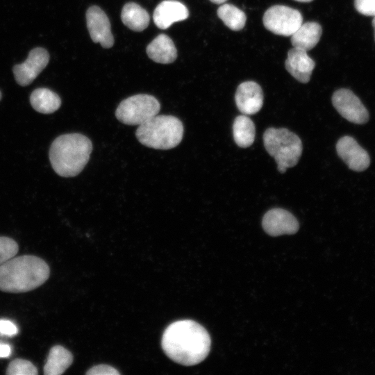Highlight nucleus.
I'll return each instance as SVG.
<instances>
[{
	"label": "nucleus",
	"instance_id": "f257e3e1",
	"mask_svg": "<svg viewBox=\"0 0 375 375\" xmlns=\"http://www.w3.org/2000/svg\"><path fill=\"white\" fill-rule=\"evenodd\" d=\"M211 340L207 331L190 319L174 322L165 330L162 348L173 361L185 366L203 361L210 350Z\"/></svg>",
	"mask_w": 375,
	"mask_h": 375
},
{
	"label": "nucleus",
	"instance_id": "f03ea898",
	"mask_svg": "<svg viewBox=\"0 0 375 375\" xmlns=\"http://www.w3.org/2000/svg\"><path fill=\"white\" fill-rule=\"evenodd\" d=\"M50 275L47 263L35 256L13 257L0 265V290L26 292L44 283Z\"/></svg>",
	"mask_w": 375,
	"mask_h": 375
},
{
	"label": "nucleus",
	"instance_id": "7ed1b4c3",
	"mask_svg": "<svg viewBox=\"0 0 375 375\" xmlns=\"http://www.w3.org/2000/svg\"><path fill=\"white\" fill-rule=\"evenodd\" d=\"M92 151L90 140L80 133L64 134L56 138L49 149L53 170L62 177L78 175L90 160Z\"/></svg>",
	"mask_w": 375,
	"mask_h": 375
},
{
	"label": "nucleus",
	"instance_id": "20e7f679",
	"mask_svg": "<svg viewBox=\"0 0 375 375\" xmlns=\"http://www.w3.org/2000/svg\"><path fill=\"white\" fill-rule=\"evenodd\" d=\"M182 122L172 115H155L136 130L138 140L143 145L167 150L178 146L183 136Z\"/></svg>",
	"mask_w": 375,
	"mask_h": 375
},
{
	"label": "nucleus",
	"instance_id": "39448f33",
	"mask_svg": "<svg viewBox=\"0 0 375 375\" xmlns=\"http://www.w3.org/2000/svg\"><path fill=\"white\" fill-rule=\"evenodd\" d=\"M264 146L277 164L279 172L295 166L302 153L300 138L287 128H269L263 134Z\"/></svg>",
	"mask_w": 375,
	"mask_h": 375
},
{
	"label": "nucleus",
	"instance_id": "423d86ee",
	"mask_svg": "<svg viewBox=\"0 0 375 375\" xmlns=\"http://www.w3.org/2000/svg\"><path fill=\"white\" fill-rule=\"evenodd\" d=\"M160 104L153 96L139 94L124 99L115 111L117 119L127 125H140L156 115Z\"/></svg>",
	"mask_w": 375,
	"mask_h": 375
},
{
	"label": "nucleus",
	"instance_id": "0eeeda50",
	"mask_svg": "<svg viewBox=\"0 0 375 375\" xmlns=\"http://www.w3.org/2000/svg\"><path fill=\"white\" fill-rule=\"evenodd\" d=\"M262 22L272 33L288 37L291 36L302 24L303 17L298 10L275 5L265 11Z\"/></svg>",
	"mask_w": 375,
	"mask_h": 375
},
{
	"label": "nucleus",
	"instance_id": "6e6552de",
	"mask_svg": "<svg viewBox=\"0 0 375 375\" xmlns=\"http://www.w3.org/2000/svg\"><path fill=\"white\" fill-rule=\"evenodd\" d=\"M332 103L339 114L352 123L362 124L369 119L367 110L350 90H336L332 96Z\"/></svg>",
	"mask_w": 375,
	"mask_h": 375
},
{
	"label": "nucleus",
	"instance_id": "1a4fd4ad",
	"mask_svg": "<svg viewBox=\"0 0 375 375\" xmlns=\"http://www.w3.org/2000/svg\"><path fill=\"white\" fill-rule=\"evenodd\" d=\"M49 60V55L46 49L40 47L32 49L24 62L13 67L16 82L22 86L31 84L45 68Z\"/></svg>",
	"mask_w": 375,
	"mask_h": 375
},
{
	"label": "nucleus",
	"instance_id": "9d476101",
	"mask_svg": "<svg viewBox=\"0 0 375 375\" xmlns=\"http://www.w3.org/2000/svg\"><path fill=\"white\" fill-rule=\"evenodd\" d=\"M87 27L91 39L100 43L103 48H110L114 44L109 19L99 6H92L86 12Z\"/></svg>",
	"mask_w": 375,
	"mask_h": 375
},
{
	"label": "nucleus",
	"instance_id": "9b49d317",
	"mask_svg": "<svg viewBox=\"0 0 375 375\" xmlns=\"http://www.w3.org/2000/svg\"><path fill=\"white\" fill-rule=\"evenodd\" d=\"M336 150L338 156L351 170L362 172L370 164L369 154L352 137L341 138L336 144Z\"/></svg>",
	"mask_w": 375,
	"mask_h": 375
},
{
	"label": "nucleus",
	"instance_id": "f8f14e48",
	"mask_svg": "<svg viewBox=\"0 0 375 375\" xmlns=\"http://www.w3.org/2000/svg\"><path fill=\"white\" fill-rule=\"evenodd\" d=\"M262 225L265 231L272 236L294 234L299 227L298 221L292 214L281 208L267 211L262 218Z\"/></svg>",
	"mask_w": 375,
	"mask_h": 375
},
{
	"label": "nucleus",
	"instance_id": "ddd939ff",
	"mask_svg": "<svg viewBox=\"0 0 375 375\" xmlns=\"http://www.w3.org/2000/svg\"><path fill=\"white\" fill-rule=\"evenodd\" d=\"M235 101L242 113L256 114L261 109L263 103L262 88L254 81L243 82L237 88Z\"/></svg>",
	"mask_w": 375,
	"mask_h": 375
},
{
	"label": "nucleus",
	"instance_id": "4468645a",
	"mask_svg": "<svg viewBox=\"0 0 375 375\" xmlns=\"http://www.w3.org/2000/svg\"><path fill=\"white\" fill-rule=\"evenodd\" d=\"M315 66V61L308 55L306 51L297 47H293L288 51L285 67L298 81L308 83Z\"/></svg>",
	"mask_w": 375,
	"mask_h": 375
},
{
	"label": "nucleus",
	"instance_id": "2eb2a0df",
	"mask_svg": "<svg viewBox=\"0 0 375 375\" xmlns=\"http://www.w3.org/2000/svg\"><path fill=\"white\" fill-rule=\"evenodd\" d=\"M189 16L187 7L180 1L165 0L155 8L153 19L156 26L167 29L172 24L186 19Z\"/></svg>",
	"mask_w": 375,
	"mask_h": 375
},
{
	"label": "nucleus",
	"instance_id": "dca6fc26",
	"mask_svg": "<svg viewBox=\"0 0 375 375\" xmlns=\"http://www.w3.org/2000/svg\"><path fill=\"white\" fill-rule=\"evenodd\" d=\"M147 53L156 62L169 64L177 58V50L172 40L165 34L155 38L147 47Z\"/></svg>",
	"mask_w": 375,
	"mask_h": 375
},
{
	"label": "nucleus",
	"instance_id": "f3484780",
	"mask_svg": "<svg viewBox=\"0 0 375 375\" xmlns=\"http://www.w3.org/2000/svg\"><path fill=\"white\" fill-rule=\"evenodd\" d=\"M322 28L319 24L308 22L302 24L291 35L293 47L309 51L313 49L320 40Z\"/></svg>",
	"mask_w": 375,
	"mask_h": 375
},
{
	"label": "nucleus",
	"instance_id": "a211bd4d",
	"mask_svg": "<svg viewBox=\"0 0 375 375\" xmlns=\"http://www.w3.org/2000/svg\"><path fill=\"white\" fill-rule=\"evenodd\" d=\"M72 353L60 345L53 346L49 351L44 366L45 375H60L72 365Z\"/></svg>",
	"mask_w": 375,
	"mask_h": 375
},
{
	"label": "nucleus",
	"instance_id": "6ab92c4d",
	"mask_svg": "<svg viewBox=\"0 0 375 375\" xmlns=\"http://www.w3.org/2000/svg\"><path fill=\"white\" fill-rule=\"evenodd\" d=\"M122 21L125 26L134 31H142L149 24L148 12L140 5L129 2L126 3L122 10Z\"/></svg>",
	"mask_w": 375,
	"mask_h": 375
},
{
	"label": "nucleus",
	"instance_id": "aec40b11",
	"mask_svg": "<svg viewBox=\"0 0 375 375\" xmlns=\"http://www.w3.org/2000/svg\"><path fill=\"white\" fill-rule=\"evenodd\" d=\"M30 102L34 110L43 114L56 111L61 105L59 96L48 88H38L31 94Z\"/></svg>",
	"mask_w": 375,
	"mask_h": 375
},
{
	"label": "nucleus",
	"instance_id": "412c9836",
	"mask_svg": "<svg viewBox=\"0 0 375 375\" xmlns=\"http://www.w3.org/2000/svg\"><path fill=\"white\" fill-rule=\"evenodd\" d=\"M256 129L253 121L246 115L238 116L233 124L235 143L242 148L250 147L255 140Z\"/></svg>",
	"mask_w": 375,
	"mask_h": 375
},
{
	"label": "nucleus",
	"instance_id": "4be33fe9",
	"mask_svg": "<svg viewBox=\"0 0 375 375\" xmlns=\"http://www.w3.org/2000/svg\"><path fill=\"white\" fill-rule=\"evenodd\" d=\"M217 12L224 24L232 31H240L246 24L245 13L232 4H222L219 7Z\"/></svg>",
	"mask_w": 375,
	"mask_h": 375
},
{
	"label": "nucleus",
	"instance_id": "5701e85b",
	"mask_svg": "<svg viewBox=\"0 0 375 375\" xmlns=\"http://www.w3.org/2000/svg\"><path fill=\"white\" fill-rule=\"evenodd\" d=\"M37 367L29 360L16 358L8 365L6 374L8 375H37Z\"/></svg>",
	"mask_w": 375,
	"mask_h": 375
},
{
	"label": "nucleus",
	"instance_id": "b1692460",
	"mask_svg": "<svg viewBox=\"0 0 375 375\" xmlns=\"http://www.w3.org/2000/svg\"><path fill=\"white\" fill-rule=\"evenodd\" d=\"M19 247L10 238L0 236V265L16 256Z\"/></svg>",
	"mask_w": 375,
	"mask_h": 375
},
{
	"label": "nucleus",
	"instance_id": "393cba45",
	"mask_svg": "<svg viewBox=\"0 0 375 375\" xmlns=\"http://www.w3.org/2000/svg\"><path fill=\"white\" fill-rule=\"evenodd\" d=\"M354 6L359 13L375 17V0H354Z\"/></svg>",
	"mask_w": 375,
	"mask_h": 375
},
{
	"label": "nucleus",
	"instance_id": "a878e982",
	"mask_svg": "<svg viewBox=\"0 0 375 375\" xmlns=\"http://www.w3.org/2000/svg\"><path fill=\"white\" fill-rule=\"evenodd\" d=\"M88 375H119L120 373L114 367L107 365L92 367L87 372Z\"/></svg>",
	"mask_w": 375,
	"mask_h": 375
},
{
	"label": "nucleus",
	"instance_id": "bb28decb",
	"mask_svg": "<svg viewBox=\"0 0 375 375\" xmlns=\"http://www.w3.org/2000/svg\"><path fill=\"white\" fill-rule=\"evenodd\" d=\"M17 333V326L12 321L8 319H0L1 335L13 336Z\"/></svg>",
	"mask_w": 375,
	"mask_h": 375
},
{
	"label": "nucleus",
	"instance_id": "cd10ccee",
	"mask_svg": "<svg viewBox=\"0 0 375 375\" xmlns=\"http://www.w3.org/2000/svg\"><path fill=\"white\" fill-rule=\"evenodd\" d=\"M12 348L8 344L0 342V358H7L11 355Z\"/></svg>",
	"mask_w": 375,
	"mask_h": 375
},
{
	"label": "nucleus",
	"instance_id": "c85d7f7f",
	"mask_svg": "<svg viewBox=\"0 0 375 375\" xmlns=\"http://www.w3.org/2000/svg\"><path fill=\"white\" fill-rule=\"evenodd\" d=\"M210 1L216 4H222L223 3H225L227 0H210Z\"/></svg>",
	"mask_w": 375,
	"mask_h": 375
},
{
	"label": "nucleus",
	"instance_id": "c756f323",
	"mask_svg": "<svg viewBox=\"0 0 375 375\" xmlns=\"http://www.w3.org/2000/svg\"><path fill=\"white\" fill-rule=\"evenodd\" d=\"M372 26L374 28V40H375V17H374V19H372Z\"/></svg>",
	"mask_w": 375,
	"mask_h": 375
},
{
	"label": "nucleus",
	"instance_id": "7c9ffc66",
	"mask_svg": "<svg viewBox=\"0 0 375 375\" xmlns=\"http://www.w3.org/2000/svg\"><path fill=\"white\" fill-rule=\"evenodd\" d=\"M295 1H299V2H304V3H306V2H310L312 0H295Z\"/></svg>",
	"mask_w": 375,
	"mask_h": 375
},
{
	"label": "nucleus",
	"instance_id": "2f4dec72",
	"mask_svg": "<svg viewBox=\"0 0 375 375\" xmlns=\"http://www.w3.org/2000/svg\"><path fill=\"white\" fill-rule=\"evenodd\" d=\"M1 93L0 92V100H1Z\"/></svg>",
	"mask_w": 375,
	"mask_h": 375
}]
</instances>
